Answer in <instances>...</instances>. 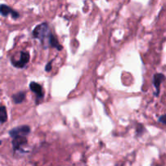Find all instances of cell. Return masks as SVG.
<instances>
[{"mask_svg":"<svg viewBox=\"0 0 166 166\" xmlns=\"http://www.w3.org/2000/svg\"><path fill=\"white\" fill-rule=\"evenodd\" d=\"M33 35L34 38L40 41L45 48H47L49 39L52 35V33H51L48 23L45 22V23H41L40 25H36L33 29Z\"/></svg>","mask_w":166,"mask_h":166,"instance_id":"obj_1","label":"cell"},{"mask_svg":"<svg viewBox=\"0 0 166 166\" xmlns=\"http://www.w3.org/2000/svg\"><path fill=\"white\" fill-rule=\"evenodd\" d=\"M30 59V54L27 51H21L20 53V58L15 59L13 57L11 58V62L12 65L16 68H24L28 64Z\"/></svg>","mask_w":166,"mask_h":166,"instance_id":"obj_2","label":"cell"},{"mask_svg":"<svg viewBox=\"0 0 166 166\" xmlns=\"http://www.w3.org/2000/svg\"><path fill=\"white\" fill-rule=\"evenodd\" d=\"M27 143H28L27 136L15 135L14 137H12V146H13V149L15 152L22 150V147L27 144Z\"/></svg>","mask_w":166,"mask_h":166,"instance_id":"obj_3","label":"cell"},{"mask_svg":"<svg viewBox=\"0 0 166 166\" xmlns=\"http://www.w3.org/2000/svg\"><path fill=\"white\" fill-rule=\"evenodd\" d=\"M31 129H30V126L25 125V126H16L13 129H11L9 131V134L11 138L14 137L15 135H25L27 136L29 134H30Z\"/></svg>","mask_w":166,"mask_h":166,"instance_id":"obj_4","label":"cell"},{"mask_svg":"<svg viewBox=\"0 0 166 166\" xmlns=\"http://www.w3.org/2000/svg\"><path fill=\"white\" fill-rule=\"evenodd\" d=\"M29 88L30 90L33 92V93L36 95V102L38 103V101L42 100L44 97V92L42 90V87L39 83H36V82H31L29 84Z\"/></svg>","mask_w":166,"mask_h":166,"instance_id":"obj_5","label":"cell"},{"mask_svg":"<svg viewBox=\"0 0 166 166\" xmlns=\"http://www.w3.org/2000/svg\"><path fill=\"white\" fill-rule=\"evenodd\" d=\"M0 14L4 17L7 16L8 15H11L13 19H18L20 17V14L18 11H15L11 7L5 5V4L0 5Z\"/></svg>","mask_w":166,"mask_h":166,"instance_id":"obj_6","label":"cell"},{"mask_svg":"<svg viewBox=\"0 0 166 166\" xmlns=\"http://www.w3.org/2000/svg\"><path fill=\"white\" fill-rule=\"evenodd\" d=\"M165 76L162 73H156L155 76H153V80H152V83L155 87V92H154V95L155 97H158L160 94V84L165 81Z\"/></svg>","mask_w":166,"mask_h":166,"instance_id":"obj_7","label":"cell"},{"mask_svg":"<svg viewBox=\"0 0 166 166\" xmlns=\"http://www.w3.org/2000/svg\"><path fill=\"white\" fill-rule=\"evenodd\" d=\"M26 93L25 92H19L12 96V99L15 104H21L25 100Z\"/></svg>","mask_w":166,"mask_h":166,"instance_id":"obj_8","label":"cell"},{"mask_svg":"<svg viewBox=\"0 0 166 166\" xmlns=\"http://www.w3.org/2000/svg\"><path fill=\"white\" fill-rule=\"evenodd\" d=\"M7 121V109L4 105H0V123H5Z\"/></svg>","mask_w":166,"mask_h":166,"instance_id":"obj_9","label":"cell"},{"mask_svg":"<svg viewBox=\"0 0 166 166\" xmlns=\"http://www.w3.org/2000/svg\"><path fill=\"white\" fill-rule=\"evenodd\" d=\"M144 132H145L144 126H143L142 124H140V123L137 124V127H136V134H137L138 136L142 135V134H144Z\"/></svg>","mask_w":166,"mask_h":166,"instance_id":"obj_10","label":"cell"},{"mask_svg":"<svg viewBox=\"0 0 166 166\" xmlns=\"http://www.w3.org/2000/svg\"><path fill=\"white\" fill-rule=\"evenodd\" d=\"M52 62H53V60L47 63L46 66V71H47V72L50 71L51 69H52Z\"/></svg>","mask_w":166,"mask_h":166,"instance_id":"obj_11","label":"cell"},{"mask_svg":"<svg viewBox=\"0 0 166 166\" xmlns=\"http://www.w3.org/2000/svg\"><path fill=\"white\" fill-rule=\"evenodd\" d=\"M159 122L160 123H161L162 124H165L166 123V120H165V114H163V115H161L160 117L159 118Z\"/></svg>","mask_w":166,"mask_h":166,"instance_id":"obj_12","label":"cell"},{"mask_svg":"<svg viewBox=\"0 0 166 166\" xmlns=\"http://www.w3.org/2000/svg\"><path fill=\"white\" fill-rule=\"evenodd\" d=\"M2 144V140H0V145Z\"/></svg>","mask_w":166,"mask_h":166,"instance_id":"obj_13","label":"cell"}]
</instances>
